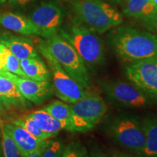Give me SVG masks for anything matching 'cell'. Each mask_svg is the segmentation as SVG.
<instances>
[{"label": "cell", "mask_w": 157, "mask_h": 157, "mask_svg": "<svg viewBox=\"0 0 157 157\" xmlns=\"http://www.w3.org/2000/svg\"><path fill=\"white\" fill-rule=\"evenodd\" d=\"M109 42L114 53L130 63L157 57V34L123 26L111 31Z\"/></svg>", "instance_id": "6da1fadb"}, {"label": "cell", "mask_w": 157, "mask_h": 157, "mask_svg": "<svg viewBox=\"0 0 157 157\" xmlns=\"http://www.w3.org/2000/svg\"><path fill=\"white\" fill-rule=\"evenodd\" d=\"M73 7L76 21L96 34H103L123 22L121 13L101 0H75Z\"/></svg>", "instance_id": "7a4b0ae2"}, {"label": "cell", "mask_w": 157, "mask_h": 157, "mask_svg": "<svg viewBox=\"0 0 157 157\" xmlns=\"http://www.w3.org/2000/svg\"><path fill=\"white\" fill-rule=\"evenodd\" d=\"M59 34L75 49L87 67L95 69L104 63V44L96 33L74 21L66 29H60Z\"/></svg>", "instance_id": "3957f363"}, {"label": "cell", "mask_w": 157, "mask_h": 157, "mask_svg": "<svg viewBox=\"0 0 157 157\" xmlns=\"http://www.w3.org/2000/svg\"><path fill=\"white\" fill-rule=\"evenodd\" d=\"M44 44L52 56L72 78L86 89H91L88 68L69 42L58 34L47 39Z\"/></svg>", "instance_id": "277c9868"}, {"label": "cell", "mask_w": 157, "mask_h": 157, "mask_svg": "<svg viewBox=\"0 0 157 157\" xmlns=\"http://www.w3.org/2000/svg\"><path fill=\"white\" fill-rule=\"evenodd\" d=\"M38 48L50 68L49 70L51 74V80H52L54 94L59 99L70 104L76 103L89 95L90 90L72 78L56 61L47 49L44 42H41Z\"/></svg>", "instance_id": "5b68a950"}, {"label": "cell", "mask_w": 157, "mask_h": 157, "mask_svg": "<svg viewBox=\"0 0 157 157\" xmlns=\"http://www.w3.org/2000/svg\"><path fill=\"white\" fill-rule=\"evenodd\" d=\"M106 130L118 145L139 156L141 154L146 138L142 124L136 118L129 115L116 116L107 123Z\"/></svg>", "instance_id": "8992f818"}, {"label": "cell", "mask_w": 157, "mask_h": 157, "mask_svg": "<svg viewBox=\"0 0 157 157\" xmlns=\"http://www.w3.org/2000/svg\"><path fill=\"white\" fill-rule=\"evenodd\" d=\"M71 111L72 132H87L93 130L107 112V105L103 98L90 93L74 103Z\"/></svg>", "instance_id": "52a82bcc"}, {"label": "cell", "mask_w": 157, "mask_h": 157, "mask_svg": "<svg viewBox=\"0 0 157 157\" xmlns=\"http://www.w3.org/2000/svg\"><path fill=\"white\" fill-rule=\"evenodd\" d=\"M102 90L113 103L129 109H144L156 100L132 83L122 80H107L101 82Z\"/></svg>", "instance_id": "ba28073f"}, {"label": "cell", "mask_w": 157, "mask_h": 157, "mask_svg": "<svg viewBox=\"0 0 157 157\" xmlns=\"http://www.w3.org/2000/svg\"><path fill=\"white\" fill-rule=\"evenodd\" d=\"M125 76L131 83L157 101V57L129 63Z\"/></svg>", "instance_id": "9c48e42d"}, {"label": "cell", "mask_w": 157, "mask_h": 157, "mask_svg": "<svg viewBox=\"0 0 157 157\" xmlns=\"http://www.w3.org/2000/svg\"><path fill=\"white\" fill-rule=\"evenodd\" d=\"M29 19L38 29L39 36L47 39L59 34L63 20V13L56 4L43 2L33 10Z\"/></svg>", "instance_id": "30bf717a"}, {"label": "cell", "mask_w": 157, "mask_h": 157, "mask_svg": "<svg viewBox=\"0 0 157 157\" xmlns=\"http://www.w3.org/2000/svg\"><path fill=\"white\" fill-rule=\"evenodd\" d=\"M0 74L11 80L17 86L23 97L35 105H41L54 94L53 87L50 82L36 81L21 77L6 71H0Z\"/></svg>", "instance_id": "8fae6325"}, {"label": "cell", "mask_w": 157, "mask_h": 157, "mask_svg": "<svg viewBox=\"0 0 157 157\" xmlns=\"http://www.w3.org/2000/svg\"><path fill=\"white\" fill-rule=\"evenodd\" d=\"M31 103L23 97L17 86L0 74V111L11 113L30 109Z\"/></svg>", "instance_id": "7c38bea8"}, {"label": "cell", "mask_w": 157, "mask_h": 157, "mask_svg": "<svg viewBox=\"0 0 157 157\" xmlns=\"http://www.w3.org/2000/svg\"><path fill=\"white\" fill-rule=\"evenodd\" d=\"M2 125L5 132L15 141L21 156H27L38 150H42L48 142V140H38L24 128L13 123H5L3 121Z\"/></svg>", "instance_id": "4fadbf2b"}, {"label": "cell", "mask_w": 157, "mask_h": 157, "mask_svg": "<svg viewBox=\"0 0 157 157\" xmlns=\"http://www.w3.org/2000/svg\"><path fill=\"white\" fill-rule=\"evenodd\" d=\"M0 25L23 36H39L38 29L29 17L18 13L0 11Z\"/></svg>", "instance_id": "5bb4252c"}, {"label": "cell", "mask_w": 157, "mask_h": 157, "mask_svg": "<svg viewBox=\"0 0 157 157\" xmlns=\"http://www.w3.org/2000/svg\"><path fill=\"white\" fill-rule=\"evenodd\" d=\"M0 43L5 45L19 60L39 57L34 43L25 37L5 34L0 36Z\"/></svg>", "instance_id": "9a60e30c"}, {"label": "cell", "mask_w": 157, "mask_h": 157, "mask_svg": "<svg viewBox=\"0 0 157 157\" xmlns=\"http://www.w3.org/2000/svg\"><path fill=\"white\" fill-rule=\"evenodd\" d=\"M22 70L27 77L41 82L51 81L50 70L39 57L20 60Z\"/></svg>", "instance_id": "2e32d148"}, {"label": "cell", "mask_w": 157, "mask_h": 157, "mask_svg": "<svg viewBox=\"0 0 157 157\" xmlns=\"http://www.w3.org/2000/svg\"><path fill=\"white\" fill-rule=\"evenodd\" d=\"M141 124L146 142L140 156L157 157V117H147Z\"/></svg>", "instance_id": "e0dca14e"}, {"label": "cell", "mask_w": 157, "mask_h": 157, "mask_svg": "<svg viewBox=\"0 0 157 157\" xmlns=\"http://www.w3.org/2000/svg\"><path fill=\"white\" fill-rule=\"evenodd\" d=\"M156 7L152 0H127L124 14L127 17L141 20L156 13Z\"/></svg>", "instance_id": "ac0fdd59"}, {"label": "cell", "mask_w": 157, "mask_h": 157, "mask_svg": "<svg viewBox=\"0 0 157 157\" xmlns=\"http://www.w3.org/2000/svg\"><path fill=\"white\" fill-rule=\"evenodd\" d=\"M30 116L36 121L39 127L44 132L48 133L52 137H54L63 129V127L60 121L52 117L50 113L44 109L36 110L29 113Z\"/></svg>", "instance_id": "d6986e66"}, {"label": "cell", "mask_w": 157, "mask_h": 157, "mask_svg": "<svg viewBox=\"0 0 157 157\" xmlns=\"http://www.w3.org/2000/svg\"><path fill=\"white\" fill-rule=\"evenodd\" d=\"M55 119L60 121L63 129L71 130V111L69 103L60 101H54L44 108Z\"/></svg>", "instance_id": "ffe728a7"}, {"label": "cell", "mask_w": 157, "mask_h": 157, "mask_svg": "<svg viewBox=\"0 0 157 157\" xmlns=\"http://www.w3.org/2000/svg\"><path fill=\"white\" fill-rule=\"evenodd\" d=\"M11 123L24 128L28 131L31 135H33L36 139L40 140H47L52 138L50 135L42 130L39 125L37 124L36 121L32 117L28 114H25L16 118Z\"/></svg>", "instance_id": "44dd1931"}, {"label": "cell", "mask_w": 157, "mask_h": 157, "mask_svg": "<svg viewBox=\"0 0 157 157\" xmlns=\"http://www.w3.org/2000/svg\"><path fill=\"white\" fill-rule=\"evenodd\" d=\"M0 49L4 54V67L2 71H6L21 77L28 78L22 70L19 59L1 43Z\"/></svg>", "instance_id": "7402d4cb"}, {"label": "cell", "mask_w": 157, "mask_h": 157, "mask_svg": "<svg viewBox=\"0 0 157 157\" xmlns=\"http://www.w3.org/2000/svg\"><path fill=\"white\" fill-rule=\"evenodd\" d=\"M2 124H0V134L4 157H19L20 151L17 145L13 139L5 132Z\"/></svg>", "instance_id": "603a6c76"}, {"label": "cell", "mask_w": 157, "mask_h": 157, "mask_svg": "<svg viewBox=\"0 0 157 157\" xmlns=\"http://www.w3.org/2000/svg\"><path fill=\"white\" fill-rule=\"evenodd\" d=\"M65 146L60 140H48L42 151V157H61Z\"/></svg>", "instance_id": "cb8c5ba5"}, {"label": "cell", "mask_w": 157, "mask_h": 157, "mask_svg": "<svg viewBox=\"0 0 157 157\" xmlns=\"http://www.w3.org/2000/svg\"><path fill=\"white\" fill-rule=\"evenodd\" d=\"M86 149L79 143L72 142L65 146L61 157H82Z\"/></svg>", "instance_id": "d4e9b609"}, {"label": "cell", "mask_w": 157, "mask_h": 157, "mask_svg": "<svg viewBox=\"0 0 157 157\" xmlns=\"http://www.w3.org/2000/svg\"><path fill=\"white\" fill-rule=\"evenodd\" d=\"M140 21L145 29L153 34H157V11Z\"/></svg>", "instance_id": "484cf974"}, {"label": "cell", "mask_w": 157, "mask_h": 157, "mask_svg": "<svg viewBox=\"0 0 157 157\" xmlns=\"http://www.w3.org/2000/svg\"><path fill=\"white\" fill-rule=\"evenodd\" d=\"M89 157H110L109 155L105 154L99 146L94 144L90 148V153H88Z\"/></svg>", "instance_id": "4316f807"}, {"label": "cell", "mask_w": 157, "mask_h": 157, "mask_svg": "<svg viewBox=\"0 0 157 157\" xmlns=\"http://www.w3.org/2000/svg\"><path fill=\"white\" fill-rule=\"evenodd\" d=\"M109 155L110 157H135V156H133L131 154H127V153H124V152L118 151H113V150L110 151Z\"/></svg>", "instance_id": "83f0119b"}, {"label": "cell", "mask_w": 157, "mask_h": 157, "mask_svg": "<svg viewBox=\"0 0 157 157\" xmlns=\"http://www.w3.org/2000/svg\"><path fill=\"white\" fill-rule=\"evenodd\" d=\"M9 2L15 5H25L30 3L33 0H8Z\"/></svg>", "instance_id": "f1b7e54d"}, {"label": "cell", "mask_w": 157, "mask_h": 157, "mask_svg": "<svg viewBox=\"0 0 157 157\" xmlns=\"http://www.w3.org/2000/svg\"><path fill=\"white\" fill-rule=\"evenodd\" d=\"M42 150H38L32 153V154L27 155V156H22V157H42Z\"/></svg>", "instance_id": "f546056e"}, {"label": "cell", "mask_w": 157, "mask_h": 157, "mask_svg": "<svg viewBox=\"0 0 157 157\" xmlns=\"http://www.w3.org/2000/svg\"><path fill=\"white\" fill-rule=\"evenodd\" d=\"M0 157H3L2 147V140H1V134H0Z\"/></svg>", "instance_id": "4dcf8cb0"}, {"label": "cell", "mask_w": 157, "mask_h": 157, "mask_svg": "<svg viewBox=\"0 0 157 157\" xmlns=\"http://www.w3.org/2000/svg\"><path fill=\"white\" fill-rule=\"evenodd\" d=\"M82 157H89V155H88V153L87 151V150H86L84 152V154H83V156H82Z\"/></svg>", "instance_id": "1f68e13d"}, {"label": "cell", "mask_w": 157, "mask_h": 157, "mask_svg": "<svg viewBox=\"0 0 157 157\" xmlns=\"http://www.w3.org/2000/svg\"><path fill=\"white\" fill-rule=\"evenodd\" d=\"M111 1L113 2H120L122 1V0H111Z\"/></svg>", "instance_id": "d6a6232c"}, {"label": "cell", "mask_w": 157, "mask_h": 157, "mask_svg": "<svg viewBox=\"0 0 157 157\" xmlns=\"http://www.w3.org/2000/svg\"><path fill=\"white\" fill-rule=\"evenodd\" d=\"M152 1H153V2H154L155 6H156V8H157V0H152Z\"/></svg>", "instance_id": "836d02e7"}, {"label": "cell", "mask_w": 157, "mask_h": 157, "mask_svg": "<svg viewBox=\"0 0 157 157\" xmlns=\"http://www.w3.org/2000/svg\"><path fill=\"white\" fill-rule=\"evenodd\" d=\"M5 2H6V0H0V3H3Z\"/></svg>", "instance_id": "e575fe53"}, {"label": "cell", "mask_w": 157, "mask_h": 157, "mask_svg": "<svg viewBox=\"0 0 157 157\" xmlns=\"http://www.w3.org/2000/svg\"><path fill=\"white\" fill-rule=\"evenodd\" d=\"M2 122H3V121L2 120V118H1V117H0V124H1Z\"/></svg>", "instance_id": "d590c367"}, {"label": "cell", "mask_w": 157, "mask_h": 157, "mask_svg": "<svg viewBox=\"0 0 157 157\" xmlns=\"http://www.w3.org/2000/svg\"><path fill=\"white\" fill-rule=\"evenodd\" d=\"M138 157H142V156H138Z\"/></svg>", "instance_id": "8d00e7d4"}]
</instances>
